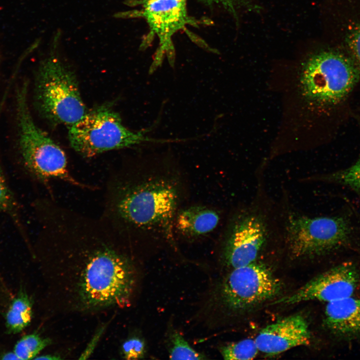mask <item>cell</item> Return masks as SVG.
I'll list each match as a JSON object with an SVG mask.
<instances>
[{
	"instance_id": "6da1fadb",
	"label": "cell",
	"mask_w": 360,
	"mask_h": 360,
	"mask_svg": "<svg viewBox=\"0 0 360 360\" xmlns=\"http://www.w3.org/2000/svg\"><path fill=\"white\" fill-rule=\"evenodd\" d=\"M44 254L60 268L61 280L80 310L128 306L136 283L128 252L100 218H96L46 198L38 204Z\"/></svg>"
},
{
	"instance_id": "7a4b0ae2",
	"label": "cell",
	"mask_w": 360,
	"mask_h": 360,
	"mask_svg": "<svg viewBox=\"0 0 360 360\" xmlns=\"http://www.w3.org/2000/svg\"><path fill=\"white\" fill-rule=\"evenodd\" d=\"M180 198V184L172 177L122 168L108 176L99 218L128 248L148 233L173 242Z\"/></svg>"
},
{
	"instance_id": "3957f363",
	"label": "cell",
	"mask_w": 360,
	"mask_h": 360,
	"mask_svg": "<svg viewBox=\"0 0 360 360\" xmlns=\"http://www.w3.org/2000/svg\"><path fill=\"white\" fill-rule=\"evenodd\" d=\"M28 84L18 85L16 94V116L18 150L25 168L45 185L52 179L62 180L84 190L95 186L76 178L68 170L64 150L35 123L29 108Z\"/></svg>"
},
{
	"instance_id": "277c9868",
	"label": "cell",
	"mask_w": 360,
	"mask_h": 360,
	"mask_svg": "<svg viewBox=\"0 0 360 360\" xmlns=\"http://www.w3.org/2000/svg\"><path fill=\"white\" fill-rule=\"evenodd\" d=\"M150 128L131 130L122 124L117 112L108 106H103L86 112L80 120L69 126L68 136L72 148L84 158L142 143L179 141V139L149 138L146 134Z\"/></svg>"
},
{
	"instance_id": "5b68a950",
	"label": "cell",
	"mask_w": 360,
	"mask_h": 360,
	"mask_svg": "<svg viewBox=\"0 0 360 360\" xmlns=\"http://www.w3.org/2000/svg\"><path fill=\"white\" fill-rule=\"evenodd\" d=\"M34 101L40 114L54 124L70 126L86 114L76 76L52 57L44 60L38 69Z\"/></svg>"
},
{
	"instance_id": "8992f818",
	"label": "cell",
	"mask_w": 360,
	"mask_h": 360,
	"mask_svg": "<svg viewBox=\"0 0 360 360\" xmlns=\"http://www.w3.org/2000/svg\"><path fill=\"white\" fill-rule=\"evenodd\" d=\"M282 289L280 280L264 264L254 262L232 268L213 290L206 300L208 311L222 306L244 310L275 297Z\"/></svg>"
},
{
	"instance_id": "52a82bcc",
	"label": "cell",
	"mask_w": 360,
	"mask_h": 360,
	"mask_svg": "<svg viewBox=\"0 0 360 360\" xmlns=\"http://www.w3.org/2000/svg\"><path fill=\"white\" fill-rule=\"evenodd\" d=\"M359 75L354 61L337 52H322L305 63L300 76L301 88L308 100L334 104L350 92Z\"/></svg>"
},
{
	"instance_id": "ba28073f",
	"label": "cell",
	"mask_w": 360,
	"mask_h": 360,
	"mask_svg": "<svg viewBox=\"0 0 360 360\" xmlns=\"http://www.w3.org/2000/svg\"><path fill=\"white\" fill-rule=\"evenodd\" d=\"M350 230L341 217H311L290 214L286 222V241L294 258H309L328 254L344 244Z\"/></svg>"
},
{
	"instance_id": "9c48e42d",
	"label": "cell",
	"mask_w": 360,
	"mask_h": 360,
	"mask_svg": "<svg viewBox=\"0 0 360 360\" xmlns=\"http://www.w3.org/2000/svg\"><path fill=\"white\" fill-rule=\"evenodd\" d=\"M187 0H128L125 4L142 8L134 10L135 18L142 17L146 22L151 37L155 36L158 46L150 70L152 74L160 66L166 56L171 66L174 64L175 52L172 37L188 25H198L200 22L188 14Z\"/></svg>"
},
{
	"instance_id": "30bf717a",
	"label": "cell",
	"mask_w": 360,
	"mask_h": 360,
	"mask_svg": "<svg viewBox=\"0 0 360 360\" xmlns=\"http://www.w3.org/2000/svg\"><path fill=\"white\" fill-rule=\"evenodd\" d=\"M268 236V224L262 214L252 209L238 214L224 238L222 255L225 264L234 268L254 262Z\"/></svg>"
},
{
	"instance_id": "8fae6325",
	"label": "cell",
	"mask_w": 360,
	"mask_h": 360,
	"mask_svg": "<svg viewBox=\"0 0 360 360\" xmlns=\"http://www.w3.org/2000/svg\"><path fill=\"white\" fill-rule=\"evenodd\" d=\"M359 280L356 265L352 262H344L316 276L274 304H292L309 300L329 302L352 296Z\"/></svg>"
},
{
	"instance_id": "7c38bea8",
	"label": "cell",
	"mask_w": 360,
	"mask_h": 360,
	"mask_svg": "<svg viewBox=\"0 0 360 360\" xmlns=\"http://www.w3.org/2000/svg\"><path fill=\"white\" fill-rule=\"evenodd\" d=\"M310 338L306 320L296 314L266 326L260 331L255 341L259 351L274 356L296 346L308 345Z\"/></svg>"
},
{
	"instance_id": "4fadbf2b",
	"label": "cell",
	"mask_w": 360,
	"mask_h": 360,
	"mask_svg": "<svg viewBox=\"0 0 360 360\" xmlns=\"http://www.w3.org/2000/svg\"><path fill=\"white\" fill-rule=\"evenodd\" d=\"M324 324L333 334L342 336L360 334V298L352 296L327 302Z\"/></svg>"
},
{
	"instance_id": "5bb4252c",
	"label": "cell",
	"mask_w": 360,
	"mask_h": 360,
	"mask_svg": "<svg viewBox=\"0 0 360 360\" xmlns=\"http://www.w3.org/2000/svg\"><path fill=\"white\" fill-rule=\"evenodd\" d=\"M220 220V215L214 210L204 206H192L177 212L174 225L183 236L196 238L212 232Z\"/></svg>"
},
{
	"instance_id": "9a60e30c",
	"label": "cell",
	"mask_w": 360,
	"mask_h": 360,
	"mask_svg": "<svg viewBox=\"0 0 360 360\" xmlns=\"http://www.w3.org/2000/svg\"><path fill=\"white\" fill-rule=\"evenodd\" d=\"M32 316V300L21 288L12 301L6 314L7 332L14 334L20 332L30 324Z\"/></svg>"
},
{
	"instance_id": "2e32d148",
	"label": "cell",
	"mask_w": 360,
	"mask_h": 360,
	"mask_svg": "<svg viewBox=\"0 0 360 360\" xmlns=\"http://www.w3.org/2000/svg\"><path fill=\"white\" fill-rule=\"evenodd\" d=\"M51 344V340L36 333L24 336L16 344L14 352L19 360L34 358L38 354Z\"/></svg>"
},
{
	"instance_id": "e0dca14e",
	"label": "cell",
	"mask_w": 360,
	"mask_h": 360,
	"mask_svg": "<svg viewBox=\"0 0 360 360\" xmlns=\"http://www.w3.org/2000/svg\"><path fill=\"white\" fill-rule=\"evenodd\" d=\"M220 353L224 360H252L259 351L255 340L246 338L222 346Z\"/></svg>"
},
{
	"instance_id": "ac0fdd59",
	"label": "cell",
	"mask_w": 360,
	"mask_h": 360,
	"mask_svg": "<svg viewBox=\"0 0 360 360\" xmlns=\"http://www.w3.org/2000/svg\"><path fill=\"white\" fill-rule=\"evenodd\" d=\"M18 202L6 178L0 163V213L8 215L22 232Z\"/></svg>"
},
{
	"instance_id": "d6986e66",
	"label": "cell",
	"mask_w": 360,
	"mask_h": 360,
	"mask_svg": "<svg viewBox=\"0 0 360 360\" xmlns=\"http://www.w3.org/2000/svg\"><path fill=\"white\" fill-rule=\"evenodd\" d=\"M168 353L171 360H204L206 358L194 350L176 331L173 332L168 338Z\"/></svg>"
},
{
	"instance_id": "ffe728a7",
	"label": "cell",
	"mask_w": 360,
	"mask_h": 360,
	"mask_svg": "<svg viewBox=\"0 0 360 360\" xmlns=\"http://www.w3.org/2000/svg\"><path fill=\"white\" fill-rule=\"evenodd\" d=\"M360 192V158L350 168L329 176Z\"/></svg>"
},
{
	"instance_id": "44dd1931",
	"label": "cell",
	"mask_w": 360,
	"mask_h": 360,
	"mask_svg": "<svg viewBox=\"0 0 360 360\" xmlns=\"http://www.w3.org/2000/svg\"><path fill=\"white\" fill-rule=\"evenodd\" d=\"M124 359L138 360L144 357L146 344L144 340L138 337H132L126 340L122 346Z\"/></svg>"
},
{
	"instance_id": "7402d4cb",
	"label": "cell",
	"mask_w": 360,
	"mask_h": 360,
	"mask_svg": "<svg viewBox=\"0 0 360 360\" xmlns=\"http://www.w3.org/2000/svg\"><path fill=\"white\" fill-rule=\"evenodd\" d=\"M347 42L355 60L354 62L360 70V23L354 27L350 32Z\"/></svg>"
},
{
	"instance_id": "603a6c76",
	"label": "cell",
	"mask_w": 360,
	"mask_h": 360,
	"mask_svg": "<svg viewBox=\"0 0 360 360\" xmlns=\"http://www.w3.org/2000/svg\"><path fill=\"white\" fill-rule=\"evenodd\" d=\"M207 5L220 4L224 7L234 16H236L238 8L242 6L248 4L246 0H200Z\"/></svg>"
},
{
	"instance_id": "cb8c5ba5",
	"label": "cell",
	"mask_w": 360,
	"mask_h": 360,
	"mask_svg": "<svg viewBox=\"0 0 360 360\" xmlns=\"http://www.w3.org/2000/svg\"><path fill=\"white\" fill-rule=\"evenodd\" d=\"M102 332V330H100L99 332L96 334V335L93 338L92 340V341L90 342L88 347L81 354L79 359H86L91 354L96 346L97 342L99 338L101 336Z\"/></svg>"
},
{
	"instance_id": "d4e9b609",
	"label": "cell",
	"mask_w": 360,
	"mask_h": 360,
	"mask_svg": "<svg viewBox=\"0 0 360 360\" xmlns=\"http://www.w3.org/2000/svg\"><path fill=\"white\" fill-rule=\"evenodd\" d=\"M1 357V359L2 360H19L14 351L4 353Z\"/></svg>"
},
{
	"instance_id": "484cf974",
	"label": "cell",
	"mask_w": 360,
	"mask_h": 360,
	"mask_svg": "<svg viewBox=\"0 0 360 360\" xmlns=\"http://www.w3.org/2000/svg\"><path fill=\"white\" fill-rule=\"evenodd\" d=\"M60 358L59 356L58 357L55 355H43L40 356L36 357L34 359L36 360H59Z\"/></svg>"
},
{
	"instance_id": "4316f807",
	"label": "cell",
	"mask_w": 360,
	"mask_h": 360,
	"mask_svg": "<svg viewBox=\"0 0 360 360\" xmlns=\"http://www.w3.org/2000/svg\"></svg>"
}]
</instances>
